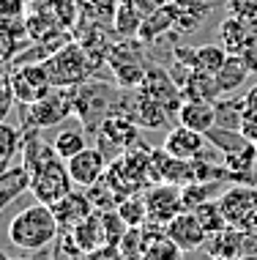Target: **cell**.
<instances>
[{
	"mask_svg": "<svg viewBox=\"0 0 257 260\" xmlns=\"http://www.w3.org/2000/svg\"><path fill=\"white\" fill-rule=\"evenodd\" d=\"M137 90L145 93L148 99L159 102L170 115H178L180 104H183V90H180V85L175 82V77L162 66H148V72H145Z\"/></svg>",
	"mask_w": 257,
	"mask_h": 260,
	"instance_id": "8",
	"label": "cell"
},
{
	"mask_svg": "<svg viewBox=\"0 0 257 260\" xmlns=\"http://www.w3.org/2000/svg\"><path fill=\"white\" fill-rule=\"evenodd\" d=\"M244 110H257V85H252L244 93Z\"/></svg>",
	"mask_w": 257,
	"mask_h": 260,
	"instance_id": "43",
	"label": "cell"
},
{
	"mask_svg": "<svg viewBox=\"0 0 257 260\" xmlns=\"http://www.w3.org/2000/svg\"><path fill=\"white\" fill-rule=\"evenodd\" d=\"M219 208L230 228L241 233H254L257 230V184L249 181H235L219 194Z\"/></svg>",
	"mask_w": 257,
	"mask_h": 260,
	"instance_id": "4",
	"label": "cell"
},
{
	"mask_svg": "<svg viewBox=\"0 0 257 260\" xmlns=\"http://www.w3.org/2000/svg\"><path fill=\"white\" fill-rule=\"evenodd\" d=\"M113 112H123V115H129L131 121H134L140 129H167L170 121L175 115H170L167 110L162 107L159 102L148 99L145 93H140V90H129L126 99H115L113 104Z\"/></svg>",
	"mask_w": 257,
	"mask_h": 260,
	"instance_id": "7",
	"label": "cell"
},
{
	"mask_svg": "<svg viewBox=\"0 0 257 260\" xmlns=\"http://www.w3.org/2000/svg\"><path fill=\"white\" fill-rule=\"evenodd\" d=\"M11 88L17 96V104H36L39 99H44L47 93L55 88L50 74H47L44 63H30V66H19L11 72Z\"/></svg>",
	"mask_w": 257,
	"mask_h": 260,
	"instance_id": "11",
	"label": "cell"
},
{
	"mask_svg": "<svg viewBox=\"0 0 257 260\" xmlns=\"http://www.w3.org/2000/svg\"><path fill=\"white\" fill-rule=\"evenodd\" d=\"M52 211H55V219L60 224V233H68V230L77 228L82 219H88L96 208H93V203H90L88 192H74L71 189L63 200L55 203Z\"/></svg>",
	"mask_w": 257,
	"mask_h": 260,
	"instance_id": "17",
	"label": "cell"
},
{
	"mask_svg": "<svg viewBox=\"0 0 257 260\" xmlns=\"http://www.w3.org/2000/svg\"><path fill=\"white\" fill-rule=\"evenodd\" d=\"M115 104V88L107 82H82L77 88V110L74 115L80 118V123L93 126L90 118H99V123L113 112Z\"/></svg>",
	"mask_w": 257,
	"mask_h": 260,
	"instance_id": "9",
	"label": "cell"
},
{
	"mask_svg": "<svg viewBox=\"0 0 257 260\" xmlns=\"http://www.w3.org/2000/svg\"><path fill=\"white\" fill-rule=\"evenodd\" d=\"M238 132L249 140V143H257V110H244L241 123H238Z\"/></svg>",
	"mask_w": 257,
	"mask_h": 260,
	"instance_id": "39",
	"label": "cell"
},
{
	"mask_svg": "<svg viewBox=\"0 0 257 260\" xmlns=\"http://www.w3.org/2000/svg\"><path fill=\"white\" fill-rule=\"evenodd\" d=\"M183 249L178 247L172 238L164 233H159V228L145 224V249H142V260H180Z\"/></svg>",
	"mask_w": 257,
	"mask_h": 260,
	"instance_id": "23",
	"label": "cell"
},
{
	"mask_svg": "<svg viewBox=\"0 0 257 260\" xmlns=\"http://www.w3.org/2000/svg\"><path fill=\"white\" fill-rule=\"evenodd\" d=\"M77 88H52L50 93H47L44 99H39L36 104H25L22 107L25 126L50 129V126L63 123L66 118L74 115V110H77Z\"/></svg>",
	"mask_w": 257,
	"mask_h": 260,
	"instance_id": "5",
	"label": "cell"
},
{
	"mask_svg": "<svg viewBox=\"0 0 257 260\" xmlns=\"http://www.w3.org/2000/svg\"><path fill=\"white\" fill-rule=\"evenodd\" d=\"M145 41L137 36H121L113 44V50L107 55V66L115 74V85L121 90H134L140 88L145 72H148V58H145Z\"/></svg>",
	"mask_w": 257,
	"mask_h": 260,
	"instance_id": "3",
	"label": "cell"
},
{
	"mask_svg": "<svg viewBox=\"0 0 257 260\" xmlns=\"http://www.w3.org/2000/svg\"><path fill=\"white\" fill-rule=\"evenodd\" d=\"M85 260H126V255H123V249L118 244H104V247L88 252Z\"/></svg>",
	"mask_w": 257,
	"mask_h": 260,
	"instance_id": "40",
	"label": "cell"
},
{
	"mask_svg": "<svg viewBox=\"0 0 257 260\" xmlns=\"http://www.w3.org/2000/svg\"><path fill=\"white\" fill-rule=\"evenodd\" d=\"M27 0H0V17H22Z\"/></svg>",
	"mask_w": 257,
	"mask_h": 260,
	"instance_id": "42",
	"label": "cell"
},
{
	"mask_svg": "<svg viewBox=\"0 0 257 260\" xmlns=\"http://www.w3.org/2000/svg\"><path fill=\"white\" fill-rule=\"evenodd\" d=\"M194 214L200 216V222H203L208 236H213V233H219V230L227 228V219H225V214H222V208H219V200H208V203H203V206H197Z\"/></svg>",
	"mask_w": 257,
	"mask_h": 260,
	"instance_id": "36",
	"label": "cell"
},
{
	"mask_svg": "<svg viewBox=\"0 0 257 260\" xmlns=\"http://www.w3.org/2000/svg\"><path fill=\"white\" fill-rule=\"evenodd\" d=\"M22 148V135L19 129H14L6 121H0V170L11 161V156Z\"/></svg>",
	"mask_w": 257,
	"mask_h": 260,
	"instance_id": "37",
	"label": "cell"
},
{
	"mask_svg": "<svg viewBox=\"0 0 257 260\" xmlns=\"http://www.w3.org/2000/svg\"><path fill=\"white\" fill-rule=\"evenodd\" d=\"M230 17H238L244 22H257V0H225Z\"/></svg>",
	"mask_w": 257,
	"mask_h": 260,
	"instance_id": "38",
	"label": "cell"
},
{
	"mask_svg": "<svg viewBox=\"0 0 257 260\" xmlns=\"http://www.w3.org/2000/svg\"><path fill=\"white\" fill-rule=\"evenodd\" d=\"M172 6H175V33H194L211 11V6L203 0H175Z\"/></svg>",
	"mask_w": 257,
	"mask_h": 260,
	"instance_id": "26",
	"label": "cell"
},
{
	"mask_svg": "<svg viewBox=\"0 0 257 260\" xmlns=\"http://www.w3.org/2000/svg\"><path fill=\"white\" fill-rule=\"evenodd\" d=\"M145 206H148V224L151 228H164L170 219H175L183 206V194L175 184H154L145 192Z\"/></svg>",
	"mask_w": 257,
	"mask_h": 260,
	"instance_id": "10",
	"label": "cell"
},
{
	"mask_svg": "<svg viewBox=\"0 0 257 260\" xmlns=\"http://www.w3.org/2000/svg\"><path fill=\"white\" fill-rule=\"evenodd\" d=\"M66 241L71 244L74 255H80V257H85L88 252L99 249V247H104V244H109V241H107V228H104L101 211H93L88 219H82L77 228L68 230V233H66Z\"/></svg>",
	"mask_w": 257,
	"mask_h": 260,
	"instance_id": "14",
	"label": "cell"
},
{
	"mask_svg": "<svg viewBox=\"0 0 257 260\" xmlns=\"http://www.w3.org/2000/svg\"><path fill=\"white\" fill-rule=\"evenodd\" d=\"M30 189V173L25 167H3L0 170V208H6V203Z\"/></svg>",
	"mask_w": 257,
	"mask_h": 260,
	"instance_id": "28",
	"label": "cell"
},
{
	"mask_svg": "<svg viewBox=\"0 0 257 260\" xmlns=\"http://www.w3.org/2000/svg\"><path fill=\"white\" fill-rule=\"evenodd\" d=\"M9 241L11 247L27 252H41L50 244H55V238L60 233V224L55 219L52 206H44V203H33V206L22 208L19 214H14V219L9 222Z\"/></svg>",
	"mask_w": 257,
	"mask_h": 260,
	"instance_id": "1",
	"label": "cell"
},
{
	"mask_svg": "<svg viewBox=\"0 0 257 260\" xmlns=\"http://www.w3.org/2000/svg\"><path fill=\"white\" fill-rule=\"evenodd\" d=\"M227 58H230V52H227L222 44H203V47H197V69H200V72L216 74L219 69L227 63Z\"/></svg>",
	"mask_w": 257,
	"mask_h": 260,
	"instance_id": "33",
	"label": "cell"
},
{
	"mask_svg": "<svg viewBox=\"0 0 257 260\" xmlns=\"http://www.w3.org/2000/svg\"><path fill=\"white\" fill-rule=\"evenodd\" d=\"M96 132H99L101 148L115 151V156L140 143V126L131 121L129 115H123V112H109Z\"/></svg>",
	"mask_w": 257,
	"mask_h": 260,
	"instance_id": "12",
	"label": "cell"
},
{
	"mask_svg": "<svg viewBox=\"0 0 257 260\" xmlns=\"http://www.w3.org/2000/svg\"><path fill=\"white\" fill-rule=\"evenodd\" d=\"M222 189H225L222 181H194V184H186V186H180L183 206L189 211H194L197 206H203L208 200H216L222 194Z\"/></svg>",
	"mask_w": 257,
	"mask_h": 260,
	"instance_id": "30",
	"label": "cell"
},
{
	"mask_svg": "<svg viewBox=\"0 0 257 260\" xmlns=\"http://www.w3.org/2000/svg\"><path fill=\"white\" fill-rule=\"evenodd\" d=\"M0 260H11L9 255H6V252H0Z\"/></svg>",
	"mask_w": 257,
	"mask_h": 260,
	"instance_id": "45",
	"label": "cell"
},
{
	"mask_svg": "<svg viewBox=\"0 0 257 260\" xmlns=\"http://www.w3.org/2000/svg\"><path fill=\"white\" fill-rule=\"evenodd\" d=\"M244 236L246 233H241V230H235V228L227 224L225 230L208 236L205 249L211 252V257H230V260H235V257L244 255Z\"/></svg>",
	"mask_w": 257,
	"mask_h": 260,
	"instance_id": "25",
	"label": "cell"
},
{
	"mask_svg": "<svg viewBox=\"0 0 257 260\" xmlns=\"http://www.w3.org/2000/svg\"><path fill=\"white\" fill-rule=\"evenodd\" d=\"M211 260H230V257H211Z\"/></svg>",
	"mask_w": 257,
	"mask_h": 260,
	"instance_id": "47",
	"label": "cell"
},
{
	"mask_svg": "<svg viewBox=\"0 0 257 260\" xmlns=\"http://www.w3.org/2000/svg\"><path fill=\"white\" fill-rule=\"evenodd\" d=\"M44 69H47V74H50L55 88H77L99 72L93 66V60H90V55L74 39L66 41L63 47H58L44 60Z\"/></svg>",
	"mask_w": 257,
	"mask_h": 260,
	"instance_id": "2",
	"label": "cell"
},
{
	"mask_svg": "<svg viewBox=\"0 0 257 260\" xmlns=\"http://www.w3.org/2000/svg\"><path fill=\"white\" fill-rule=\"evenodd\" d=\"M55 145V153H58L63 161H68L71 156H77L80 151L88 148V135L82 126H68V129H60L52 140Z\"/></svg>",
	"mask_w": 257,
	"mask_h": 260,
	"instance_id": "29",
	"label": "cell"
},
{
	"mask_svg": "<svg viewBox=\"0 0 257 260\" xmlns=\"http://www.w3.org/2000/svg\"><path fill=\"white\" fill-rule=\"evenodd\" d=\"M74 181L68 173L66 161L60 156H55L44 165H39L36 170H30V194L36 198V203L44 206H55L58 200H63L71 192Z\"/></svg>",
	"mask_w": 257,
	"mask_h": 260,
	"instance_id": "6",
	"label": "cell"
},
{
	"mask_svg": "<svg viewBox=\"0 0 257 260\" xmlns=\"http://www.w3.org/2000/svg\"><path fill=\"white\" fill-rule=\"evenodd\" d=\"M235 260H257V252H244V255L235 257Z\"/></svg>",
	"mask_w": 257,
	"mask_h": 260,
	"instance_id": "44",
	"label": "cell"
},
{
	"mask_svg": "<svg viewBox=\"0 0 257 260\" xmlns=\"http://www.w3.org/2000/svg\"><path fill=\"white\" fill-rule=\"evenodd\" d=\"M183 90V99H205V102H219L222 96V88H219V80L216 74H208V72H200V69H192L186 82L180 85Z\"/></svg>",
	"mask_w": 257,
	"mask_h": 260,
	"instance_id": "24",
	"label": "cell"
},
{
	"mask_svg": "<svg viewBox=\"0 0 257 260\" xmlns=\"http://www.w3.org/2000/svg\"><path fill=\"white\" fill-rule=\"evenodd\" d=\"M164 233H167L183 252L203 249L208 244V233H205L203 222H200V216L194 214V211H189V208L180 211L175 219H170L167 224H164Z\"/></svg>",
	"mask_w": 257,
	"mask_h": 260,
	"instance_id": "13",
	"label": "cell"
},
{
	"mask_svg": "<svg viewBox=\"0 0 257 260\" xmlns=\"http://www.w3.org/2000/svg\"><path fill=\"white\" fill-rule=\"evenodd\" d=\"M11 260H36V257H11Z\"/></svg>",
	"mask_w": 257,
	"mask_h": 260,
	"instance_id": "46",
	"label": "cell"
},
{
	"mask_svg": "<svg viewBox=\"0 0 257 260\" xmlns=\"http://www.w3.org/2000/svg\"><path fill=\"white\" fill-rule=\"evenodd\" d=\"M118 214H121V219L129 224V228H145L148 224V206H145V194H129V198H123L118 203Z\"/></svg>",
	"mask_w": 257,
	"mask_h": 260,
	"instance_id": "32",
	"label": "cell"
},
{
	"mask_svg": "<svg viewBox=\"0 0 257 260\" xmlns=\"http://www.w3.org/2000/svg\"><path fill=\"white\" fill-rule=\"evenodd\" d=\"M172 58H175V63H180V66H186V69H197V47H175V50H172Z\"/></svg>",
	"mask_w": 257,
	"mask_h": 260,
	"instance_id": "41",
	"label": "cell"
},
{
	"mask_svg": "<svg viewBox=\"0 0 257 260\" xmlns=\"http://www.w3.org/2000/svg\"><path fill=\"white\" fill-rule=\"evenodd\" d=\"M164 33H175V6L172 3H162L154 14L142 19V27L137 33V39L145 41V44H156Z\"/></svg>",
	"mask_w": 257,
	"mask_h": 260,
	"instance_id": "20",
	"label": "cell"
},
{
	"mask_svg": "<svg viewBox=\"0 0 257 260\" xmlns=\"http://www.w3.org/2000/svg\"><path fill=\"white\" fill-rule=\"evenodd\" d=\"M55 145L52 140L44 137V129H36V126H25V135H22V167L27 173L36 170L39 165L55 159Z\"/></svg>",
	"mask_w": 257,
	"mask_h": 260,
	"instance_id": "19",
	"label": "cell"
},
{
	"mask_svg": "<svg viewBox=\"0 0 257 260\" xmlns=\"http://www.w3.org/2000/svg\"><path fill=\"white\" fill-rule=\"evenodd\" d=\"M205 145H208V137L203 135V132H194V129H189V126H183V123H175V126L167 132L162 148L167 151L170 156H175V159L192 161V159H200V156H203V153H205Z\"/></svg>",
	"mask_w": 257,
	"mask_h": 260,
	"instance_id": "15",
	"label": "cell"
},
{
	"mask_svg": "<svg viewBox=\"0 0 257 260\" xmlns=\"http://www.w3.org/2000/svg\"><path fill=\"white\" fill-rule=\"evenodd\" d=\"M115 6L118 0H80L82 19H90V22H99V25H113Z\"/></svg>",
	"mask_w": 257,
	"mask_h": 260,
	"instance_id": "34",
	"label": "cell"
},
{
	"mask_svg": "<svg viewBox=\"0 0 257 260\" xmlns=\"http://www.w3.org/2000/svg\"><path fill=\"white\" fill-rule=\"evenodd\" d=\"M66 167H68V173H71V181H74V186H93L96 181H101L104 178V173H107V159H104V151L101 148H88L85 151H80L77 156H71L66 161Z\"/></svg>",
	"mask_w": 257,
	"mask_h": 260,
	"instance_id": "16",
	"label": "cell"
},
{
	"mask_svg": "<svg viewBox=\"0 0 257 260\" xmlns=\"http://www.w3.org/2000/svg\"><path fill=\"white\" fill-rule=\"evenodd\" d=\"M249 74H252V69H249V63H246L244 55H230V58H227V63L216 72L222 96H225V93H233V90H238V88L246 82Z\"/></svg>",
	"mask_w": 257,
	"mask_h": 260,
	"instance_id": "27",
	"label": "cell"
},
{
	"mask_svg": "<svg viewBox=\"0 0 257 260\" xmlns=\"http://www.w3.org/2000/svg\"><path fill=\"white\" fill-rule=\"evenodd\" d=\"M219 44L230 55H244L249 47L254 44L252 27L238 17H227L225 22L219 25Z\"/></svg>",
	"mask_w": 257,
	"mask_h": 260,
	"instance_id": "21",
	"label": "cell"
},
{
	"mask_svg": "<svg viewBox=\"0 0 257 260\" xmlns=\"http://www.w3.org/2000/svg\"><path fill=\"white\" fill-rule=\"evenodd\" d=\"M254 145H257V143H254Z\"/></svg>",
	"mask_w": 257,
	"mask_h": 260,
	"instance_id": "48",
	"label": "cell"
},
{
	"mask_svg": "<svg viewBox=\"0 0 257 260\" xmlns=\"http://www.w3.org/2000/svg\"><path fill=\"white\" fill-rule=\"evenodd\" d=\"M88 198H90L96 211H115L118 203H121V198L115 194V189L109 186L107 178H101V181H96L93 186H88Z\"/></svg>",
	"mask_w": 257,
	"mask_h": 260,
	"instance_id": "35",
	"label": "cell"
},
{
	"mask_svg": "<svg viewBox=\"0 0 257 260\" xmlns=\"http://www.w3.org/2000/svg\"><path fill=\"white\" fill-rule=\"evenodd\" d=\"M27 27L22 17H0V63H9L25 47Z\"/></svg>",
	"mask_w": 257,
	"mask_h": 260,
	"instance_id": "22",
	"label": "cell"
},
{
	"mask_svg": "<svg viewBox=\"0 0 257 260\" xmlns=\"http://www.w3.org/2000/svg\"><path fill=\"white\" fill-rule=\"evenodd\" d=\"M178 123L189 126L194 132H208L219 123V110H216V102H205V99H183L180 104L178 115H175Z\"/></svg>",
	"mask_w": 257,
	"mask_h": 260,
	"instance_id": "18",
	"label": "cell"
},
{
	"mask_svg": "<svg viewBox=\"0 0 257 260\" xmlns=\"http://www.w3.org/2000/svg\"><path fill=\"white\" fill-rule=\"evenodd\" d=\"M142 27V14L126 0H118L115 17H113V30L118 36H137Z\"/></svg>",
	"mask_w": 257,
	"mask_h": 260,
	"instance_id": "31",
	"label": "cell"
}]
</instances>
